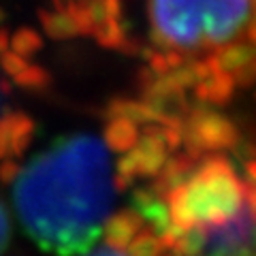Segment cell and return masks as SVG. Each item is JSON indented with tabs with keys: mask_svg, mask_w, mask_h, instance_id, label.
Segmentation results:
<instances>
[{
	"mask_svg": "<svg viewBox=\"0 0 256 256\" xmlns=\"http://www.w3.org/2000/svg\"><path fill=\"white\" fill-rule=\"evenodd\" d=\"M6 184L22 228L54 256L92 250L114 205L109 154L92 134L56 139L26 164L18 162Z\"/></svg>",
	"mask_w": 256,
	"mask_h": 256,
	"instance_id": "6da1fadb",
	"label": "cell"
},
{
	"mask_svg": "<svg viewBox=\"0 0 256 256\" xmlns=\"http://www.w3.org/2000/svg\"><path fill=\"white\" fill-rule=\"evenodd\" d=\"M250 11L248 0H152V36L166 47L230 41Z\"/></svg>",
	"mask_w": 256,
	"mask_h": 256,
	"instance_id": "7a4b0ae2",
	"label": "cell"
},
{
	"mask_svg": "<svg viewBox=\"0 0 256 256\" xmlns=\"http://www.w3.org/2000/svg\"><path fill=\"white\" fill-rule=\"evenodd\" d=\"M30 64V56L18 50L11 32L0 28V164L24 156L34 139V120L11 107L20 75Z\"/></svg>",
	"mask_w": 256,
	"mask_h": 256,
	"instance_id": "3957f363",
	"label": "cell"
},
{
	"mask_svg": "<svg viewBox=\"0 0 256 256\" xmlns=\"http://www.w3.org/2000/svg\"><path fill=\"white\" fill-rule=\"evenodd\" d=\"M184 139H186V148H188L186 156L192 162H196L205 150L235 148L239 143V132L226 118L207 109H194L188 114Z\"/></svg>",
	"mask_w": 256,
	"mask_h": 256,
	"instance_id": "277c9868",
	"label": "cell"
},
{
	"mask_svg": "<svg viewBox=\"0 0 256 256\" xmlns=\"http://www.w3.org/2000/svg\"><path fill=\"white\" fill-rule=\"evenodd\" d=\"M166 162V146L162 141V126H146L141 141H137V148L128 150L118 160V173L124 175L126 180L134 182L137 178H152L158 175Z\"/></svg>",
	"mask_w": 256,
	"mask_h": 256,
	"instance_id": "5b68a950",
	"label": "cell"
},
{
	"mask_svg": "<svg viewBox=\"0 0 256 256\" xmlns=\"http://www.w3.org/2000/svg\"><path fill=\"white\" fill-rule=\"evenodd\" d=\"M143 218L132 210H122L114 216H109L105 220V226H102V239H105V246H111V248H118V250H124L128 246V242L134 237V233L143 226Z\"/></svg>",
	"mask_w": 256,
	"mask_h": 256,
	"instance_id": "8992f818",
	"label": "cell"
},
{
	"mask_svg": "<svg viewBox=\"0 0 256 256\" xmlns=\"http://www.w3.org/2000/svg\"><path fill=\"white\" fill-rule=\"evenodd\" d=\"M222 68L233 75L239 86H250L256 79V52L248 45H230L218 54Z\"/></svg>",
	"mask_w": 256,
	"mask_h": 256,
	"instance_id": "52a82bcc",
	"label": "cell"
},
{
	"mask_svg": "<svg viewBox=\"0 0 256 256\" xmlns=\"http://www.w3.org/2000/svg\"><path fill=\"white\" fill-rule=\"evenodd\" d=\"M139 141L137 124L126 118H111L109 124L105 126V148L116 152V154H124V152L132 150Z\"/></svg>",
	"mask_w": 256,
	"mask_h": 256,
	"instance_id": "ba28073f",
	"label": "cell"
},
{
	"mask_svg": "<svg viewBox=\"0 0 256 256\" xmlns=\"http://www.w3.org/2000/svg\"><path fill=\"white\" fill-rule=\"evenodd\" d=\"M235 79L228 70H220L216 73L210 82H207V100H212L214 105H226L233 96Z\"/></svg>",
	"mask_w": 256,
	"mask_h": 256,
	"instance_id": "9c48e42d",
	"label": "cell"
},
{
	"mask_svg": "<svg viewBox=\"0 0 256 256\" xmlns=\"http://www.w3.org/2000/svg\"><path fill=\"white\" fill-rule=\"evenodd\" d=\"M92 34L102 47H111V50H120V45L126 38L124 28L120 26V20H114V18H105L100 24H96Z\"/></svg>",
	"mask_w": 256,
	"mask_h": 256,
	"instance_id": "30bf717a",
	"label": "cell"
},
{
	"mask_svg": "<svg viewBox=\"0 0 256 256\" xmlns=\"http://www.w3.org/2000/svg\"><path fill=\"white\" fill-rule=\"evenodd\" d=\"M13 237V228H11V216L6 212L4 201L0 198V256L4 254V250L9 248Z\"/></svg>",
	"mask_w": 256,
	"mask_h": 256,
	"instance_id": "8fae6325",
	"label": "cell"
},
{
	"mask_svg": "<svg viewBox=\"0 0 256 256\" xmlns=\"http://www.w3.org/2000/svg\"><path fill=\"white\" fill-rule=\"evenodd\" d=\"M143 56H146V58L150 60V70L152 73H156V75H166L169 73V64H166V58L162 54H158V52H150V50H146L143 52Z\"/></svg>",
	"mask_w": 256,
	"mask_h": 256,
	"instance_id": "7c38bea8",
	"label": "cell"
},
{
	"mask_svg": "<svg viewBox=\"0 0 256 256\" xmlns=\"http://www.w3.org/2000/svg\"><path fill=\"white\" fill-rule=\"evenodd\" d=\"M239 190H242V201L248 205V210L256 216V184L254 182H239Z\"/></svg>",
	"mask_w": 256,
	"mask_h": 256,
	"instance_id": "4fadbf2b",
	"label": "cell"
},
{
	"mask_svg": "<svg viewBox=\"0 0 256 256\" xmlns=\"http://www.w3.org/2000/svg\"><path fill=\"white\" fill-rule=\"evenodd\" d=\"M82 256H130V254H128L126 250H118V248L105 246V248H98V250H88Z\"/></svg>",
	"mask_w": 256,
	"mask_h": 256,
	"instance_id": "5bb4252c",
	"label": "cell"
},
{
	"mask_svg": "<svg viewBox=\"0 0 256 256\" xmlns=\"http://www.w3.org/2000/svg\"><path fill=\"white\" fill-rule=\"evenodd\" d=\"M205 64H207V68H210V73H212V75H216V73H220V70H224V68H222V62H220V58H218V54L210 56V58L205 60Z\"/></svg>",
	"mask_w": 256,
	"mask_h": 256,
	"instance_id": "9a60e30c",
	"label": "cell"
},
{
	"mask_svg": "<svg viewBox=\"0 0 256 256\" xmlns=\"http://www.w3.org/2000/svg\"><path fill=\"white\" fill-rule=\"evenodd\" d=\"M164 58H166V64H169V68H178V66H182V64H184V56L178 54V52L166 54Z\"/></svg>",
	"mask_w": 256,
	"mask_h": 256,
	"instance_id": "2e32d148",
	"label": "cell"
},
{
	"mask_svg": "<svg viewBox=\"0 0 256 256\" xmlns=\"http://www.w3.org/2000/svg\"><path fill=\"white\" fill-rule=\"evenodd\" d=\"M246 171H248V175H250V180L256 184V160H248V162H246Z\"/></svg>",
	"mask_w": 256,
	"mask_h": 256,
	"instance_id": "e0dca14e",
	"label": "cell"
},
{
	"mask_svg": "<svg viewBox=\"0 0 256 256\" xmlns=\"http://www.w3.org/2000/svg\"><path fill=\"white\" fill-rule=\"evenodd\" d=\"M250 38H252V43L256 45V24H252V28H250Z\"/></svg>",
	"mask_w": 256,
	"mask_h": 256,
	"instance_id": "ac0fdd59",
	"label": "cell"
}]
</instances>
